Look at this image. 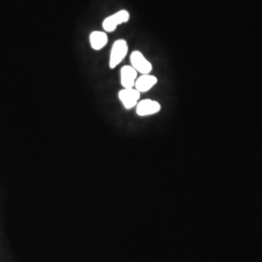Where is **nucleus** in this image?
Here are the masks:
<instances>
[{
	"instance_id": "f257e3e1",
	"label": "nucleus",
	"mask_w": 262,
	"mask_h": 262,
	"mask_svg": "<svg viewBox=\"0 0 262 262\" xmlns=\"http://www.w3.org/2000/svg\"><path fill=\"white\" fill-rule=\"evenodd\" d=\"M127 53H128V44L125 40L119 39L115 41L110 53V60H109L110 68L114 69L119 66L125 58V56H127Z\"/></svg>"
},
{
	"instance_id": "f03ea898",
	"label": "nucleus",
	"mask_w": 262,
	"mask_h": 262,
	"mask_svg": "<svg viewBox=\"0 0 262 262\" xmlns=\"http://www.w3.org/2000/svg\"><path fill=\"white\" fill-rule=\"evenodd\" d=\"M130 19V14L126 10H121L111 16L107 17L102 23V28L106 32H113L118 26L125 24Z\"/></svg>"
},
{
	"instance_id": "7ed1b4c3",
	"label": "nucleus",
	"mask_w": 262,
	"mask_h": 262,
	"mask_svg": "<svg viewBox=\"0 0 262 262\" xmlns=\"http://www.w3.org/2000/svg\"><path fill=\"white\" fill-rule=\"evenodd\" d=\"M130 61L131 66L142 75L150 74L152 70V64L140 51H133L131 53Z\"/></svg>"
},
{
	"instance_id": "20e7f679",
	"label": "nucleus",
	"mask_w": 262,
	"mask_h": 262,
	"mask_svg": "<svg viewBox=\"0 0 262 262\" xmlns=\"http://www.w3.org/2000/svg\"><path fill=\"white\" fill-rule=\"evenodd\" d=\"M119 98L123 107L126 110H130L138 104V101L140 99V93L134 88L123 89L119 92Z\"/></svg>"
},
{
	"instance_id": "39448f33",
	"label": "nucleus",
	"mask_w": 262,
	"mask_h": 262,
	"mask_svg": "<svg viewBox=\"0 0 262 262\" xmlns=\"http://www.w3.org/2000/svg\"><path fill=\"white\" fill-rule=\"evenodd\" d=\"M161 105L151 99H144L136 105V113L140 117H147L160 112Z\"/></svg>"
},
{
	"instance_id": "423d86ee",
	"label": "nucleus",
	"mask_w": 262,
	"mask_h": 262,
	"mask_svg": "<svg viewBox=\"0 0 262 262\" xmlns=\"http://www.w3.org/2000/svg\"><path fill=\"white\" fill-rule=\"evenodd\" d=\"M137 71L130 66H122L120 72L121 84L123 89H132L137 80Z\"/></svg>"
},
{
	"instance_id": "0eeeda50",
	"label": "nucleus",
	"mask_w": 262,
	"mask_h": 262,
	"mask_svg": "<svg viewBox=\"0 0 262 262\" xmlns=\"http://www.w3.org/2000/svg\"><path fill=\"white\" fill-rule=\"evenodd\" d=\"M158 83V78L156 76L146 74V75H141L139 78H137L134 89L137 90L139 93H147L150 90H151Z\"/></svg>"
},
{
	"instance_id": "6e6552de",
	"label": "nucleus",
	"mask_w": 262,
	"mask_h": 262,
	"mask_svg": "<svg viewBox=\"0 0 262 262\" xmlns=\"http://www.w3.org/2000/svg\"><path fill=\"white\" fill-rule=\"evenodd\" d=\"M90 43L94 51H100L108 43V35L105 31L94 30L90 34Z\"/></svg>"
}]
</instances>
